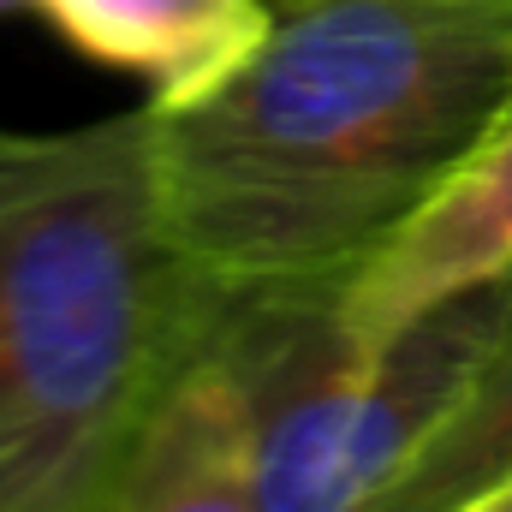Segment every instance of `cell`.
<instances>
[{
  "mask_svg": "<svg viewBox=\"0 0 512 512\" xmlns=\"http://www.w3.org/2000/svg\"><path fill=\"white\" fill-rule=\"evenodd\" d=\"M512 102V0H268L256 48L149 102L155 191L209 292L352 286Z\"/></svg>",
  "mask_w": 512,
  "mask_h": 512,
  "instance_id": "obj_1",
  "label": "cell"
},
{
  "mask_svg": "<svg viewBox=\"0 0 512 512\" xmlns=\"http://www.w3.org/2000/svg\"><path fill=\"white\" fill-rule=\"evenodd\" d=\"M209 310L161 221L149 102L96 126H0V512L108 507Z\"/></svg>",
  "mask_w": 512,
  "mask_h": 512,
  "instance_id": "obj_2",
  "label": "cell"
},
{
  "mask_svg": "<svg viewBox=\"0 0 512 512\" xmlns=\"http://www.w3.org/2000/svg\"><path fill=\"white\" fill-rule=\"evenodd\" d=\"M512 268V102L477 155L453 173V185L387 245L352 286L346 316L352 328L382 346L393 328L435 310L441 298L495 280Z\"/></svg>",
  "mask_w": 512,
  "mask_h": 512,
  "instance_id": "obj_3",
  "label": "cell"
},
{
  "mask_svg": "<svg viewBox=\"0 0 512 512\" xmlns=\"http://www.w3.org/2000/svg\"><path fill=\"white\" fill-rule=\"evenodd\" d=\"M102 512H268L245 405L203 340L143 411Z\"/></svg>",
  "mask_w": 512,
  "mask_h": 512,
  "instance_id": "obj_4",
  "label": "cell"
},
{
  "mask_svg": "<svg viewBox=\"0 0 512 512\" xmlns=\"http://www.w3.org/2000/svg\"><path fill=\"white\" fill-rule=\"evenodd\" d=\"M84 60L185 102L233 72L268 24V0H30Z\"/></svg>",
  "mask_w": 512,
  "mask_h": 512,
  "instance_id": "obj_5",
  "label": "cell"
},
{
  "mask_svg": "<svg viewBox=\"0 0 512 512\" xmlns=\"http://www.w3.org/2000/svg\"><path fill=\"white\" fill-rule=\"evenodd\" d=\"M512 483V328L358 512H465Z\"/></svg>",
  "mask_w": 512,
  "mask_h": 512,
  "instance_id": "obj_6",
  "label": "cell"
},
{
  "mask_svg": "<svg viewBox=\"0 0 512 512\" xmlns=\"http://www.w3.org/2000/svg\"><path fill=\"white\" fill-rule=\"evenodd\" d=\"M465 512H512V483H501L495 495H483L477 507H465Z\"/></svg>",
  "mask_w": 512,
  "mask_h": 512,
  "instance_id": "obj_7",
  "label": "cell"
},
{
  "mask_svg": "<svg viewBox=\"0 0 512 512\" xmlns=\"http://www.w3.org/2000/svg\"><path fill=\"white\" fill-rule=\"evenodd\" d=\"M6 6H30V0H0V12H6Z\"/></svg>",
  "mask_w": 512,
  "mask_h": 512,
  "instance_id": "obj_8",
  "label": "cell"
}]
</instances>
